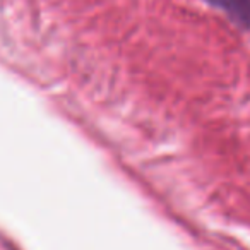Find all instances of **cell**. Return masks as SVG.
<instances>
[{
	"label": "cell",
	"mask_w": 250,
	"mask_h": 250,
	"mask_svg": "<svg viewBox=\"0 0 250 250\" xmlns=\"http://www.w3.org/2000/svg\"><path fill=\"white\" fill-rule=\"evenodd\" d=\"M219 4L229 12L235 14L236 21L250 22V0H219Z\"/></svg>",
	"instance_id": "cell-1"
}]
</instances>
